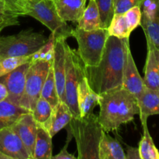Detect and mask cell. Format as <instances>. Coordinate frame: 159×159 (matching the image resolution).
<instances>
[{"label":"cell","instance_id":"obj_25","mask_svg":"<svg viewBox=\"0 0 159 159\" xmlns=\"http://www.w3.org/2000/svg\"><path fill=\"white\" fill-rule=\"evenodd\" d=\"M140 26L144 30L147 41L159 49V13L152 18L141 17Z\"/></svg>","mask_w":159,"mask_h":159},{"label":"cell","instance_id":"obj_14","mask_svg":"<svg viewBox=\"0 0 159 159\" xmlns=\"http://www.w3.org/2000/svg\"><path fill=\"white\" fill-rule=\"evenodd\" d=\"M99 95L92 89L84 73L78 85V104L81 117L93 113L95 107L99 104Z\"/></svg>","mask_w":159,"mask_h":159},{"label":"cell","instance_id":"obj_5","mask_svg":"<svg viewBox=\"0 0 159 159\" xmlns=\"http://www.w3.org/2000/svg\"><path fill=\"white\" fill-rule=\"evenodd\" d=\"M109 36L108 30L105 28L84 30L76 27L73 30L71 37L77 41V52L85 66H96L99 63Z\"/></svg>","mask_w":159,"mask_h":159},{"label":"cell","instance_id":"obj_8","mask_svg":"<svg viewBox=\"0 0 159 159\" xmlns=\"http://www.w3.org/2000/svg\"><path fill=\"white\" fill-rule=\"evenodd\" d=\"M53 61V60H52ZM52 61H31L26 75V83L20 106L30 111L34 110L37 99L40 97L42 88L45 82Z\"/></svg>","mask_w":159,"mask_h":159},{"label":"cell","instance_id":"obj_38","mask_svg":"<svg viewBox=\"0 0 159 159\" xmlns=\"http://www.w3.org/2000/svg\"><path fill=\"white\" fill-rule=\"evenodd\" d=\"M154 51H155V57H156L157 61V65H158V72H159V49H157L154 47Z\"/></svg>","mask_w":159,"mask_h":159},{"label":"cell","instance_id":"obj_35","mask_svg":"<svg viewBox=\"0 0 159 159\" xmlns=\"http://www.w3.org/2000/svg\"><path fill=\"white\" fill-rule=\"evenodd\" d=\"M72 134H71V130H70L69 127L68 128V138H67V141L65 143V146L63 147V148L60 151L57 155L52 156V159H77V157H75V155H71L69 152H68V146L69 142L71 141V138H72Z\"/></svg>","mask_w":159,"mask_h":159},{"label":"cell","instance_id":"obj_32","mask_svg":"<svg viewBox=\"0 0 159 159\" xmlns=\"http://www.w3.org/2000/svg\"><path fill=\"white\" fill-rule=\"evenodd\" d=\"M6 8L18 16H26L28 0H3Z\"/></svg>","mask_w":159,"mask_h":159},{"label":"cell","instance_id":"obj_37","mask_svg":"<svg viewBox=\"0 0 159 159\" xmlns=\"http://www.w3.org/2000/svg\"><path fill=\"white\" fill-rule=\"evenodd\" d=\"M8 97V91L6 85L0 82V102L5 100Z\"/></svg>","mask_w":159,"mask_h":159},{"label":"cell","instance_id":"obj_18","mask_svg":"<svg viewBox=\"0 0 159 159\" xmlns=\"http://www.w3.org/2000/svg\"><path fill=\"white\" fill-rule=\"evenodd\" d=\"M99 159H126L125 152L120 143L104 130L99 141Z\"/></svg>","mask_w":159,"mask_h":159},{"label":"cell","instance_id":"obj_2","mask_svg":"<svg viewBox=\"0 0 159 159\" xmlns=\"http://www.w3.org/2000/svg\"><path fill=\"white\" fill-rule=\"evenodd\" d=\"M99 121L105 132L116 130L131 122L139 113L138 100L122 86L99 95Z\"/></svg>","mask_w":159,"mask_h":159},{"label":"cell","instance_id":"obj_10","mask_svg":"<svg viewBox=\"0 0 159 159\" xmlns=\"http://www.w3.org/2000/svg\"><path fill=\"white\" fill-rule=\"evenodd\" d=\"M66 39L56 38L52 68L59 100L65 102V44Z\"/></svg>","mask_w":159,"mask_h":159},{"label":"cell","instance_id":"obj_20","mask_svg":"<svg viewBox=\"0 0 159 159\" xmlns=\"http://www.w3.org/2000/svg\"><path fill=\"white\" fill-rule=\"evenodd\" d=\"M30 112L25 107L9 102L7 99L0 102V130L12 127L23 114Z\"/></svg>","mask_w":159,"mask_h":159},{"label":"cell","instance_id":"obj_27","mask_svg":"<svg viewBox=\"0 0 159 159\" xmlns=\"http://www.w3.org/2000/svg\"><path fill=\"white\" fill-rule=\"evenodd\" d=\"M107 30L110 36L120 39L130 38V34L132 33L124 13L114 14Z\"/></svg>","mask_w":159,"mask_h":159},{"label":"cell","instance_id":"obj_21","mask_svg":"<svg viewBox=\"0 0 159 159\" xmlns=\"http://www.w3.org/2000/svg\"><path fill=\"white\" fill-rule=\"evenodd\" d=\"M73 116L66 102L59 101L55 107L53 109L51 125L49 130L51 136L54 137L60 130L68 125Z\"/></svg>","mask_w":159,"mask_h":159},{"label":"cell","instance_id":"obj_9","mask_svg":"<svg viewBox=\"0 0 159 159\" xmlns=\"http://www.w3.org/2000/svg\"><path fill=\"white\" fill-rule=\"evenodd\" d=\"M30 61L20 65L8 74L0 77V82L6 85L8 91L7 100L20 106L26 83V75Z\"/></svg>","mask_w":159,"mask_h":159},{"label":"cell","instance_id":"obj_26","mask_svg":"<svg viewBox=\"0 0 159 159\" xmlns=\"http://www.w3.org/2000/svg\"><path fill=\"white\" fill-rule=\"evenodd\" d=\"M40 97L43 98L45 100L48 101L53 108H54L60 101L58 94H57V87H56L52 63H51V66L50 68L48 76H47L44 83H43V88H42L41 93H40Z\"/></svg>","mask_w":159,"mask_h":159},{"label":"cell","instance_id":"obj_28","mask_svg":"<svg viewBox=\"0 0 159 159\" xmlns=\"http://www.w3.org/2000/svg\"><path fill=\"white\" fill-rule=\"evenodd\" d=\"M100 15L102 28L107 29L114 16V0H95Z\"/></svg>","mask_w":159,"mask_h":159},{"label":"cell","instance_id":"obj_36","mask_svg":"<svg viewBox=\"0 0 159 159\" xmlns=\"http://www.w3.org/2000/svg\"><path fill=\"white\" fill-rule=\"evenodd\" d=\"M126 159H141L138 148L127 145L126 148Z\"/></svg>","mask_w":159,"mask_h":159},{"label":"cell","instance_id":"obj_31","mask_svg":"<svg viewBox=\"0 0 159 159\" xmlns=\"http://www.w3.org/2000/svg\"><path fill=\"white\" fill-rule=\"evenodd\" d=\"M126 20L128 23L130 31L133 32L138 26L141 25V9L140 6H134L124 12Z\"/></svg>","mask_w":159,"mask_h":159},{"label":"cell","instance_id":"obj_19","mask_svg":"<svg viewBox=\"0 0 159 159\" xmlns=\"http://www.w3.org/2000/svg\"><path fill=\"white\" fill-rule=\"evenodd\" d=\"M52 156V137L48 130L37 124L33 159H51Z\"/></svg>","mask_w":159,"mask_h":159},{"label":"cell","instance_id":"obj_34","mask_svg":"<svg viewBox=\"0 0 159 159\" xmlns=\"http://www.w3.org/2000/svg\"><path fill=\"white\" fill-rule=\"evenodd\" d=\"M143 1L144 0H114L115 14L124 13L134 6L141 7Z\"/></svg>","mask_w":159,"mask_h":159},{"label":"cell","instance_id":"obj_33","mask_svg":"<svg viewBox=\"0 0 159 159\" xmlns=\"http://www.w3.org/2000/svg\"><path fill=\"white\" fill-rule=\"evenodd\" d=\"M19 16L10 12L6 8L3 0H0V23H6L9 26L19 25Z\"/></svg>","mask_w":159,"mask_h":159},{"label":"cell","instance_id":"obj_6","mask_svg":"<svg viewBox=\"0 0 159 159\" xmlns=\"http://www.w3.org/2000/svg\"><path fill=\"white\" fill-rule=\"evenodd\" d=\"M26 16L47 26L55 38L67 39L72 35L73 29L60 16L53 0H28Z\"/></svg>","mask_w":159,"mask_h":159},{"label":"cell","instance_id":"obj_1","mask_svg":"<svg viewBox=\"0 0 159 159\" xmlns=\"http://www.w3.org/2000/svg\"><path fill=\"white\" fill-rule=\"evenodd\" d=\"M129 47V38L109 36L99 63L96 66L84 65L89 85L98 95L122 86Z\"/></svg>","mask_w":159,"mask_h":159},{"label":"cell","instance_id":"obj_42","mask_svg":"<svg viewBox=\"0 0 159 159\" xmlns=\"http://www.w3.org/2000/svg\"><path fill=\"white\" fill-rule=\"evenodd\" d=\"M0 32H1V31H0Z\"/></svg>","mask_w":159,"mask_h":159},{"label":"cell","instance_id":"obj_30","mask_svg":"<svg viewBox=\"0 0 159 159\" xmlns=\"http://www.w3.org/2000/svg\"><path fill=\"white\" fill-rule=\"evenodd\" d=\"M55 37L54 34L51 33L50 37L47 40V42L32 55V60H46V61H52L54 57V43H55Z\"/></svg>","mask_w":159,"mask_h":159},{"label":"cell","instance_id":"obj_3","mask_svg":"<svg viewBox=\"0 0 159 159\" xmlns=\"http://www.w3.org/2000/svg\"><path fill=\"white\" fill-rule=\"evenodd\" d=\"M77 145L78 159H99V145L102 125L93 113L85 116L72 117L68 124Z\"/></svg>","mask_w":159,"mask_h":159},{"label":"cell","instance_id":"obj_22","mask_svg":"<svg viewBox=\"0 0 159 159\" xmlns=\"http://www.w3.org/2000/svg\"><path fill=\"white\" fill-rule=\"evenodd\" d=\"M78 28L84 30H93L102 28L100 15L95 0H89V3L78 22Z\"/></svg>","mask_w":159,"mask_h":159},{"label":"cell","instance_id":"obj_41","mask_svg":"<svg viewBox=\"0 0 159 159\" xmlns=\"http://www.w3.org/2000/svg\"><path fill=\"white\" fill-rule=\"evenodd\" d=\"M6 24H7V23H6Z\"/></svg>","mask_w":159,"mask_h":159},{"label":"cell","instance_id":"obj_4","mask_svg":"<svg viewBox=\"0 0 159 159\" xmlns=\"http://www.w3.org/2000/svg\"><path fill=\"white\" fill-rule=\"evenodd\" d=\"M46 42L45 36L35 32L33 28L23 30L14 35L0 37V58L32 55Z\"/></svg>","mask_w":159,"mask_h":159},{"label":"cell","instance_id":"obj_39","mask_svg":"<svg viewBox=\"0 0 159 159\" xmlns=\"http://www.w3.org/2000/svg\"><path fill=\"white\" fill-rule=\"evenodd\" d=\"M0 159H12V158H11L9 156H8V155H5V154L2 153V152H0Z\"/></svg>","mask_w":159,"mask_h":159},{"label":"cell","instance_id":"obj_15","mask_svg":"<svg viewBox=\"0 0 159 159\" xmlns=\"http://www.w3.org/2000/svg\"><path fill=\"white\" fill-rule=\"evenodd\" d=\"M137 100L141 124H147L148 118L150 116L159 115V91L145 88Z\"/></svg>","mask_w":159,"mask_h":159},{"label":"cell","instance_id":"obj_13","mask_svg":"<svg viewBox=\"0 0 159 159\" xmlns=\"http://www.w3.org/2000/svg\"><path fill=\"white\" fill-rule=\"evenodd\" d=\"M122 87L133 94L137 99L141 96L146 88L134 60L130 47L127 49V61L123 76Z\"/></svg>","mask_w":159,"mask_h":159},{"label":"cell","instance_id":"obj_17","mask_svg":"<svg viewBox=\"0 0 159 159\" xmlns=\"http://www.w3.org/2000/svg\"><path fill=\"white\" fill-rule=\"evenodd\" d=\"M148 54L144 66V77L143 78L146 88L159 91V72L154 46L147 41Z\"/></svg>","mask_w":159,"mask_h":159},{"label":"cell","instance_id":"obj_16","mask_svg":"<svg viewBox=\"0 0 159 159\" xmlns=\"http://www.w3.org/2000/svg\"><path fill=\"white\" fill-rule=\"evenodd\" d=\"M87 0H53L60 16L66 22L78 23L85 9Z\"/></svg>","mask_w":159,"mask_h":159},{"label":"cell","instance_id":"obj_7","mask_svg":"<svg viewBox=\"0 0 159 159\" xmlns=\"http://www.w3.org/2000/svg\"><path fill=\"white\" fill-rule=\"evenodd\" d=\"M85 73L84 64L77 50L71 49L65 44V102L72 113L73 117H79L78 104V85L82 75Z\"/></svg>","mask_w":159,"mask_h":159},{"label":"cell","instance_id":"obj_23","mask_svg":"<svg viewBox=\"0 0 159 159\" xmlns=\"http://www.w3.org/2000/svg\"><path fill=\"white\" fill-rule=\"evenodd\" d=\"M53 107L43 98L40 97L37 99L34 110L31 111L33 117L36 123L49 131L51 125Z\"/></svg>","mask_w":159,"mask_h":159},{"label":"cell","instance_id":"obj_12","mask_svg":"<svg viewBox=\"0 0 159 159\" xmlns=\"http://www.w3.org/2000/svg\"><path fill=\"white\" fill-rule=\"evenodd\" d=\"M12 128L21 139L29 153L30 159H33V152L37 137V124L33 117L32 113L29 112L22 115L18 120L12 126Z\"/></svg>","mask_w":159,"mask_h":159},{"label":"cell","instance_id":"obj_11","mask_svg":"<svg viewBox=\"0 0 159 159\" xmlns=\"http://www.w3.org/2000/svg\"><path fill=\"white\" fill-rule=\"evenodd\" d=\"M0 152L12 159H30L24 144L12 127L0 130Z\"/></svg>","mask_w":159,"mask_h":159},{"label":"cell","instance_id":"obj_29","mask_svg":"<svg viewBox=\"0 0 159 159\" xmlns=\"http://www.w3.org/2000/svg\"><path fill=\"white\" fill-rule=\"evenodd\" d=\"M32 55L0 58V77L13 71L20 65H23L26 62L31 61Z\"/></svg>","mask_w":159,"mask_h":159},{"label":"cell","instance_id":"obj_40","mask_svg":"<svg viewBox=\"0 0 159 159\" xmlns=\"http://www.w3.org/2000/svg\"><path fill=\"white\" fill-rule=\"evenodd\" d=\"M6 26H9V25L6 24V23H0V31L2 30V29H4V28L6 27Z\"/></svg>","mask_w":159,"mask_h":159},{"label":"cell","instance_id":"obj_24","mask_svg":"<svg viewBox=\"0 0 159 159\" xmlns=\"http://www.w3.org/2000/svg\"><path fill=\"white\" fill-rule=\"evenodd\" d=\"M141 125L143 127V136L138 146L141 159H159V151L151 136L148 123Z\"/></svg>","mask_w":159,"mask_h":159}]
</instances>
